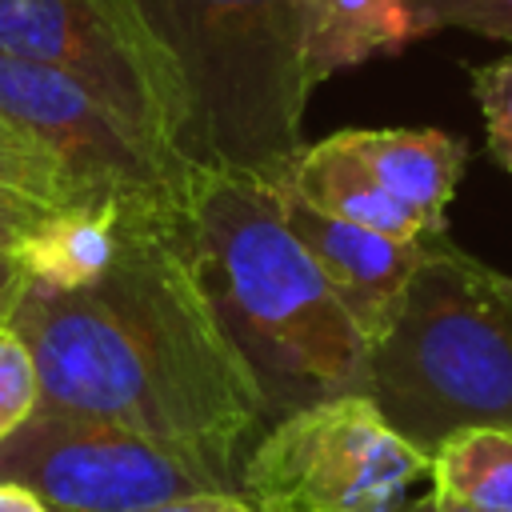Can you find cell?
I'll return each mask as SVG.
<instances>
[{"label": "cell", "mask_w": 512, "mask_h": 512, "mask_svg": "<svg viewBox=\"0 0 512 512\" xmlns=\"http://www.w3.org/2000/svg\"><path fill=\"white\" fill-rule=\"evenodd\" d=\"M180 204L124 212L116 264L72 292L28 284L12 328L36 360L40 408L160 440L236 492L268 416L180 248Z\"/></svg>", "instance_id": "cell-1"}, {"label": "cell", "mask_w": 512, "mask_h": 512, "mask_svg": "<svg viewBox=\"0 0 512 512\" xmlns=\"http://www.w3.org/2000/svg\"><path fill=\"white\" fill-rule=\"evenodd\" d=\"M176 236L260 388L268 424L324 400L368 396L372 344L288 228L276 184L192 168Z\"/></svg>", "instance_id": "cell-2"}, {"label": "cell", "mask_w": 512, "mask_h": 512, "mask_svg": "<svg viewBox=\"0 0 512 512\" xmlns=\"http://www.w3.org/2000/svg\"><path fill=\"white\" fill-rule=\"evenodd\" d=\"M176 96V148L192 168L276 184L304 152V0H132Z\"/></svg>", "instance_id": "cell-3"}, {"label": "cell", "mask_w": 512, "mask_h": 512, "mask_svg": "<svg viewBox=\"0 0 512 512\" xmlns=\"http://www.w3.org/2000/svg\"><path fill=\"white\" fill-rule=\"evenodd\" d=\"M368 400L428 456L460 428H512V276L432 236L372 344Z\"/></svg>", "instance_id": "cell-4"}, {"label": "cell", "mask_w": 512, "mask_h": 512, "mask_svg": "<svg viewBox=\"0 0 512 512\" xmlns=\"http://www.w3.org/2000/svg\"><path fill=\"white\" fill-rule=\"evenodd\" d=\"M428 464L368 396H340L272 420L244 452L236 492L260 512H396Z\"/></svg>", "instance_id": "cell-5"}, {"label": "cell", "mask_w": 512, "mask_h": 512, "mask_svg": "<svg viewBox=\"0 0 512 512\" xmlns=\"http://www.w3.org/2000/svg\"><path fill=\"white\" fill-rule=\"evenodd\" d=\"M0 480L32 488L52 512H148L200 492H232L160 440L52 408H36L0 440Z\"/></svg>", "instance_id": "cell-6"}, {"label": "cell", "mask_w": 512, "mask_h": 512, "mask_svg": "<svg viewBox=\"0 0 512 512\" xmlns=\"http://www.w3.org/2000/svg\"><path fill=\"white\" fill-rule=\"evenodd\" d=\"M0 116L64 168L80 204L164 212L184 200L192 168L152 148L100 96L56 68L0 56Z\"/></svg>", "instance_id": "cell-7"}, {"label": "cell", "mask_w": 512, "mask_h": 512, "mask_svg": "<svg viewBox=\"0 0 512 512\" xmlns=\"http://www.w3.org/2000/svg\"><path fill=\"white\" fill-rule=\"evenodd\" d=\"M0 56L72 76L152 148L188 164L172 80L132 0H0Z\"/></svg>", "instance_id": "cell-8"}, {"label": "cell", "mask_w": 512, "mask_h": 512, "mask_svg": "<svg viewBox=\"0 0 512 512\" xmlns=\"http://www.w3.org/2000/svg\"><path fill=\"white\" fill-rule=\"evenodd\" d=\"M276 196L288 228L304 240V248L312 252V260L320 264V272L328 276L332 292L340 296L356 328L368 336V344H376L392 328L404 288L428 252V240H392L372 228L336 220L300 200L284 184H276Z\"/></svg>", "instance_id": "cell-9"}, {"label": "cell", "mask_w": 512, "mask_h": 512, "mask_svg": "<svg viewBox=\"0 0 512 512\" xmlns=\"http://www.w3.org/2000/svg\"><path fill=\"white\" fill-rule=\"evenodd\" d=\"M336 136L392 200L420 216L432 236H444V212L468 164L460 136L436 128H344Z\"/></svg>", "instance_id": "cell-10"}, {"label": "cell", "mask_w": 512, "mask_h": 512, "mask_svg": "<svg viewBox=\"0 0 512 512\" xmlns=\"http://www.w3.org/2000/svg\"><path fill=\"white\" fill-rule=\"evenodd\" d=\"M292 188L312 208L372 228L392 240H432L420 216H412L400 200H392L364 168L360 160L340 144V136H324L320 144H304V152L292 160V168L276 180Z\"/></svg>", "instance_id": "cell-11"}, {"label": "cell", "mask_w": 512, "mask_h": 512, "mask_svg": "<svg viewBox=\"0 0 512 512\" xmlns=\"http://www.w3.org/2000/svg\"><path fill=\"white\" fill-rule=\"evenodd\" d=\"M124 244V208L116 204H80L44 212L36 228L20 240L16 256L24 260L28 284L72 292L96 284L120 256Z\"/></svg>", "instance_id": "cell-12"}, {"label": "cell", "mask_w": 512, "mask_h": 512, "mask_svg": "<svg viewBox=\"0 0 512 512\" xmlns=\"http://www.w3.org/2000/svg\"><path fill=\"white\" fill-rule=\"evenodd\" d=\"M304 36L312 80L356 68L372 56H396L428 36L408 0H304Z\"/></svg>", "instance_id": "cell-13"}, {"label": "cell", "mask_w": 512, "mask_h": 512, "mask_svg": "<svg viewBox=\"0 0 512 512\" xmlns=\"http://www.w3.org/2000/svg\"><path fill=\"white\" fill-rule=\"evenodd\" d=\"M432 492L476 512H512V428H460L432 448Z\"/></svg>", "instance_id": "cell-14"}, {"label": "cell", "mask_w": 512, "mask_h": 512, "mask_svg": "<svg viewBox=\"0 0 512 512\" xmlns=\"http://www.w3.org/2000/svg\"><path fill=\"white\" fill-rule=\"evenodd\" d=\"M0 188L16 192L48 212L80 208V196H76L72 180L64 176V168L4 116H0Z\"/></svg>", "instance_id": "cell-15"}, {"label": "cell", "mask_w": 512, "mask_h": 512, "mask_svg": "<svg viewBox=\"0 0 512 512\" xmlns=\"http://www.w3.org/2000/svg\"><path fill=\"white\" fill-rule=\"evenodd\" d=\"M40 408V372L24 344V336L0 324V440L12 436Z\"/></svg>", "instance_id": "cell-16"}, {"label": "cell", "mask_w": 512, "mask_h": 512, "mask_svg": "<svg viewBox=\"0 0 512 512\" xmlns=\"http://www.w3.org/2000/svg\"><path fill=\"white\" fill-rule=\"evenodd\" d=\"M468 76H472V96L484 112L488 152L504 172H512V52L472 68Z\"/></svg>", "instance_id": "cell-17"}, {"label": "cell", "mask_w": 512, "mask_h": 512, "mask_svg": "<svg viewBox=\"0 0 512 512\" xmlns=\"http://www.w3.org/2000/svg\"><path fill=\"white\" fill-rule=\"evenodd\" d=\"M428 32L464 28L488 40L512 44V0H408Z\"/></svg>", "instance_id": "cell-18"}, {"label": "cell", "mask_w": 512, "mask_h": 512, "mask_svg": "<svg viewBox=\"0 0 512 512\" xmlns=\"http://www.w3.org/2000/svg\"><path fill=\"white\" fill-rule=\"evenodd\" d=\"M44 212H48V208H40V204H32V200H24V196L0 188V252H16L20 240L36 228V220H40Z\"/></svg>", "instance_id": "cell-19"}, {"label": "cell", "mask_w": 512, "mask_h": 512, "mask_svg": "<svg viewBox=\"0 0 512 512\" xmlns=\"http://www.w3.org/2000/svg\"><path fill=\"white\" fill-rule=\"evenodd\" d=\"M28 292V272H24V260L16 252H0V324L12 320L16 304L24 300Z\"/></svg>", "instance_id": "cell-20"}, {"label": "cell", "mask_w": 512, "mask_h": 512, "mask_svg": "<svg viewBox=\"0 0 512 512\" xmlns=\"http://www.w3.org/2000/svg\"><path fill=\"white\" fill-rule=\"evenodd\" d=\"M148 512H260V508H252L240 492H200V496H184V500H172Z\"/></svg>", "instance_id": "cell-21"}, {"label": "cell", "mask_w": 512, "mask_h": 512, "mask_svg": "<svg viewBox=\"0 0 512 512\" xmlns=\"http://www.w3.org/2000/svg\"><path fill=\"white\" fill-rule=\"evenodd\" d=\"M0 512H52V508L32 488L12 484V480H0Z\"/></svg>", "instance_id": "cell-22"}, {"label": "cell", "mask_w": 512, "mask_h": 512, "mask_svg": "<svg viewBox=\"0 0 512 512\" xmlns=\"http://www.w3.org/2000/svg\"><path fill=\"white\" fill-rule=\"evenodd\" d=\"M396 512H440V504H436V492H428V496H416V500H404Z\"/></svg>", "instance_id": "cell-23"}, {"label": "cell", "mask_w": 512, "mask_h": 512, "mask_svg": "<svg viewBox=\"0 0 512 512\" xmlns=\"http://www.w3.org/2000/svg\"><path fill=\"white\" fill-rule=\"evenodd\" d=\"M436 504H440V512H476V508H468V504H456V500H444V496H436Z\"/></svg>", "instance_id": "cell-24"}]
</instances>
